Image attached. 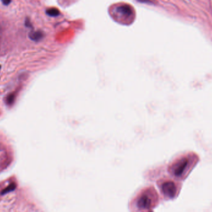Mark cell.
<instances>
[{
	"label": "cell",
	"mask_w": 212,
	"mask_h": 212,
	"mask_svg": "<svg viewBox=\"0 0 212 212\" xmlns=\"http://www.w3.org/2000/svg\"><path fill=\"white\" fill-rule=\"evenodd\" d=\"M46 14L49 16L56 17L60 14V12L56 8H50L46 11Z\"/></svg>",
	"instance_id": "obj_8"
},
{
	"label": "cell",
	"mask_w": 212,
	"mask_h": 212,
	"mask_svg": "<svg viewBox=\"0 0 212 212\" xmlns=\"http://www.w3.org/2000/svg\"><path fill=\"white\" fill-rule=\"evenodd\" d=\"M151 203V199L147 195H143L139 199L137 202L138 207L142 209H148L150 207Z\"/></svg>",
	"instance_id": "obj_3"
},
{
	"label": "cell",
	"mask_w": 212,
	"mask_h": 212,
	"mask_svg": "<svg viewBox=\"0 0 212 212\" xmlns=\"http://www.w3.org/2000/svg\"><path fill=\"white\" fill-rule=\"evenodd\" d=\"M188 160L186 158H183L174 164L173 168V172L174 175L180 177L183 174L187 167Z\"/></svg>",
	"instance_id": "obj_1"
},
{
	"label": "cell",
	"mask_w": 212,
	"mask_h": 212,
	"mask_svg": "<svg viewBox=\"0 0 212 212\" xmlns=\"http://www.w3.org/2000/svg\"><path fill=\"white\" fill-rule=\"evenodd\" d=\"M16 94L14 92L8 94L5 98V103L6 105H8V107H11V106H12L15 101V100H16Z\"/></svg>",
	"instance_id": "obj_6"
},
{
	"label": "cell",
	"mask_w": 212,
	"mask_h": 212,
	"mask_svg": "<svg viewBox=\"0 0 212 212\" xmlns=\"http://www.w3.org/2000/svg\"><path fill=\"white\" fill-rule=\"evenodd\" d=\"M162 190L164 195L169 198H173L176 193V187L172 182H166L162 186Z\"/></svg>",
	"instance_id": "obj_2"
},
{
	"label": "cell",
	"mask_w": 212,
	"mask_h": 212,
	"mask_svg": "<svg viewBox=\"0 0 212 212\" xmlns=\"http://www.w3.org/2000/svg\"><path fill=\"white\" fill-rule=\"evenodd\" d=\"M0 69H1V65H0Z\"/></svg>",
	"instance_id": "obj_11"
},
{
	"label": "cell",
	"mask_w": 212,
	"mask_h": 212,
	"mask_svg": "<svg viewBox=\"0 0 212 212\" xmlns=\"http://www.w3.org/2000/svg\"><path fill=\"white\" fill-rule=\"evenodd\" d=\"M11 3V1H9V0H3L2 1V3L5 6L9 5Z\"/></svg>",
	"instance_id": "obj_10"
},
{
	"label": "cell",
	"mask_w": 212,
	"mask_h": 212,
	"mask_svg": "<svg viewBox=\"0 0 212 212\" xmlns=\"http://www.w3.org/2000/svg\"><path fill=\"white\" fill-rule=\"evenodd\" d=\"M29 37L33 41H39L43 37V33L41 31H31L29 34Z\"/></svg>",
	"instance_id": "obj_5"
},
{
	"label": "cell",
	"mask_w": 212,
	"mask_h": 212,
	"mask_svg": "<svg viewBox=\"0 0 212 212\" xmlns=\"http://www.w3.org/2000/svg\"><path fill=\"white\" fill-rule=\"evenodd\" d=\"M24 24H25V26L28 27V28H32V24L31 22V20H30L29 18H26Z\"/></svg>",
	"instance_id": "obj_9"
},
{
	"label": "cell",
	"mask_w": 212,
	"mask_h": 212,
	"mask_svg": "<svg viewBox=\"0 0 212 212\" xmlns=\"http://www.w3.org/2000/svg\"><path fill=\"white\" fill-rule=\"evenodd\" d=\"M16 188V185L15 183H11L6 188H5V189H3L2 192H1V195H6L12 191H14Z\"/></svg>",
	"instance_id": "obj_7"
},
{
	"label": "cell",
	"mask_w": 212,
	"mask_h": 212,
	"mask_svg": "<svg viewBox=\"0 0 212 212\" xmlns=\"http://www.w3.org/2000/svg\"><path fill=\"white\" fill-rule=\"evenodd\" d=\"M117 12L123 16H127V17L130 16L132 14V11L131 8L128 5H121L118 6L116 9Z\"/></svg>",
	"instance_id": "obj_4"
}]
</instances>
